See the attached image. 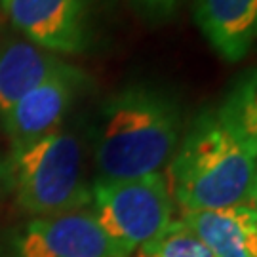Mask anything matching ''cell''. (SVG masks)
I'll return each mask as SVG.
<instances>
[{
  "label": "cell",
  "instance_id": "14",
  "mask_svg": "<svg viewBox=\"0 0 257 257\" xmlns=\"http://www.w3.org/2000/svg\"><path fill=\"white\" fill-rule=\"evenodd\" d=\"M248 204L257 213V168H255V179H253V187H251V193H249V202Z\"/></svg>",
  "mask_w": 257,
  "mask_h": 257
},
{
  "label": "cell",
  "instance_id": "11",
  "mask_svg": "<svg viewBox=\"0 0 257 257\" xmlns=\"http://www.w3.org/2000/svg\"><path fill=\"white\" fill-rule=\"evenodd\" d=\"M215 112L232 138L257 158V65L232 82Z\"/></svg>",
  "mask_w": 257,
  "mask_h": 257
},
{
  "label": "cell",
  "instance_id": "1",
  "mask_svg": "<svg viewBox=\"0 0 257 257\" xmlns=\"http://www.w3.org/2000/svg\"><path fill=\"white\" fill-rule=\"evenodd\" d=\"M183 132V107L170 92L151 84L122 88L105 99L93 132L99 179H136L162 172Z\"/></svg>",
  "mask_w": 257,
  "mask_h": 257
},
{
  "label": "cell",
  "instance_id": "10",
  "mask_svg": "<svg viewBox=\"0 0 257 257\" xmlns=\"http://www.w3.org/2000/svg\"><path fill=\"white\" fill-rule=\"evenodd\" d=\"M67 65L61 57L27 40L0 44V114Z\"/></svg>",
  "mask_w": 257,
  "mask_h": 257
},
{
  "label": "cell",
  "instance_id": "9",
  "mask_svg": "<svg viewBox=\"0 0 257 257\" xmlns=\"http://www.w3.org/2000/svg\"><path fill=\"white\" fill-rule=\"evenodd\" d=\"M179 219L215 257H257V213L249 204L210 211H187Z\"/></svg>",
  "mask_w": 257,
  "mask_h": 257
},
{
  "label": "cell",
  "instance_id": "13",
  "mask_svg": "<svg viewBox=\"0 0 257 257\" xmlns=\"http://www.w3.org/2000/svg\"><path fill=\"white\" fill-rule=\"evenodd\" d=\"M134 8L151 21H164L175 14L181 0H132Z\"/></svg>",
  "mask_w": 257,
  "mask_h": 257
},
{
  "label": "cell",
  "instance_id": "12",
  "mask_svg": "<svg viewBox=\"0 0 257 257\" xmlns=\"http://www.w3.org/2000/svg\"><path fill=\"white\" fill-rule=\"evenodd\" d=\"M138 257H215L181 219L174 221L160 238L138 249Z\"/></svg>",
  "mask_w": 257,
  "mask_h": 257
},
{
  "label": "cell",
  "instance_id": "4",
  "mask_svg": "<svg viewBox=\"0 0 257 257\" xmlns=\"http://www.w3.org/2000/svg\"><path fill=\"white\" fill-rule=\"evenodd\" d=\"M92 204L103 230L130 255L160 238L174 223V200L164 172L136 179H97Z\"/></svg>",
  "mask_w": 257,
  "mask_h": 257
},
{
  "label": "cell",
  "instance_id": "7",
  "mask_svg": "<svg viewBox=\"0 0 257 257\" xmlns=\"http://www.w3.org/2000/svg\"><path fill=\"white\" fill-rule=\"evenodd\" d=\"M86 86L88 76L69 63L61 73L37 86L2 112L0 122L10 139L12 153H18L61 130L67 112Z\"/></svg>",
  "mask_w": 257,
  "mask_h": 257
},
{
  "label": "cell",
  "instance_id": "3",
  "mask_svg": "<svg viewBox=\"0 0 257 257\" xmlns=\"http://www.w3.org/2000/svg\"><path fill=\"white\" fill-rule=\"evenodd\" d=\"M6 164L16 202L33 217L92 206V189L84 177L82 143L69 130H57L18 153H10Z\"/></svg>",
  "mask_w": 257,
  "mask_h": 257
},
{
  "label": "cell",
  "instance_id": "2",
  "mask_svg": "<svg viewBox=\"0 0 257 257\" xmlns=\"http://www.w3.org/2000/svg\"><path fill=\"white\" fill-rule=\"evenodd\" d=\"M257 158L232 138L215 110H202L183 132L166 179L172 200L187 211H210L249 202Z\"/></svg>",
  "mask_w": 257,
  "mask_h": 257
},
{
  "label": "cell",
  "instance_id": "15",
  "mask_svg": "<svg viewBox=\"0 0 257 257\" xmlns=\"http://www.w3.org/2000/svg\"><path fill=\"white\" fill-rule=\"evenodd\" d=\"M4 181H8V164L0 158V185L4 183Z\"/></svg>",
  "mask_w": 257,
  "mask_h": 257
},
{
  "label": "cell",
  "instance_id": "5",
  "mask_svg": "<svg viewBox=\"0 0 257 257\" xmlns=\"http://www.w3.org/2000/svg\"><path fill=\"white\" fill-rule=\"evenodd\" d=\"M0 257H130L103 230L93 210L33 217L0 248Z\"/></svg>",
  "mask_w": 257,
  "mask_h": 257
},
{
  "label": "cell",
  "instance_id": "6",
  "mask_svg": "<svg viewBox=\"0 0 257 257\" xmlns=\"http://www.w3.org/2000/svg\"><path fill=\"white\" fill-rule=\"evenodd\" d=\"M29 42L52 54H84L93 42V0H0Z\"/></svg>",
  "mask_w": 257,
  "mask_h": 257
},
{
  "label": "cell",
  "instance_id": "8",
  "mask_svg": "<svg viewBox=\"0 0 257 257\" xmlns=\"http://www.w3.org/2000/svg\"><path fill=\"white\" fill-rule=\"evenodd\" d=\"M194 21L227 63L242 61L257 44V0H194Z\"/></svg>",
  "mask_w": 257,
  "mask_h": 257
}]
</instances>
